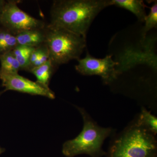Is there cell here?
Here are the masks:
<instances>
[{
    "instance_id": "obj_16",
    "label": "cell",
    "mask_w": 157,
    "mask_h": 157,
    "mask_svg": "<svg viewBox=\"0 0 157 157\" xmlns=\"http://www.w3.org/2000/svg\"><path fill=\"white\" fill-rule=\"evenodd\" d=\"M49 52L47 46L45 44L42 45L41 53L39 55V58L32 65L29 71L33 68L37 67L39 66L43 65L49 59Z\"/></svg>"
},
{
    "instance_id": "obj_5",
    "label": "cell",
    "mask_w": 157,
    "mask_h": 157,
    "mask_svg": "<svg viewBox=\"0 0 157 157\" xmlns=\"http://www.w3.org/2000/svg\"><path fill=\"white\" fill-rule=\"evenodd\" d=\"M18 1L6 2L0 20L2 27L17 34L31 30L44 29L45 23L23 11L17 6Z\"/></svg>"
},
{
    "instance_id": "obj_11",
    "label": "cell",
    "mask_w": 157,
    "mask_h": 157,
    "mask_svg": "<svg viewBox=\"0 0 157 157\" xmlns=\"http://www.w3.org/2000/svg\"><path fill=\"white\" fill-rule=\"evenodd\" d=\"M16 36L7 29L0 28V56L12 51L17 46Z\"/></svg>"
},
{
    "instance_id": "obj_18",
    "label": "cell",
    "mask_w": 157,
    "mask_h": 157,
    "mask_svg": "<svg viewBox=\"0 0 157 157\" xmlns=\"http://www.w3.org/2000/svg\"><path fill=\"white\" fill-rule=\"evenodd\" d=\"M5 151H6V149L0 147V155L5 152Z\"/></svg>"
},
{
    "instance_id": "obj_12",
    "label": "cell",
    "mask_w": 157,
    "mask_h": 157,
    "mask_svg": "<svg viewBox=\"0 0 157 157\" xmlns=\"http://www.w3.org/2000/svg\"><path fill=\"white\" fill-rule=\"evenodd\" d=\"M35 48L31 46L17 45L12 51V53L20 65L21 70H27L31 54Z\"/></svg>"
},
{
    "instance_id": "obj_4",
    "label": "cell",
    "mask_w": 157,
    "mask_h": 157,
    "mask_svg": "<svg viewBox=\"0 0 157 157\" xmlns=\"http://www.w3.org/2000/svg\"><path fill=\"white\" fill-rule=\"evenodd\" d=\"M156 151L152 133L137 124L116 140L108 157H155Z\"/></svg>"
},
{
    "instance_id": "obj_17",
    "label": "cell",
    "mask_w": 157,
    "mask_h": 157,
    "mask_svg": "<svg viewBox=\"0 0 157 157\" xmlns=\"http://www.w3.org/2000/svg\"><path fill=\"white\" fill-rule=\"evenodd\" d=\"M6 3V1H4V0H0V20L2 17L3 9H4Z\"/></svg>"
},
{
    "instance_id": "obj_13",
    "label": "cell",
    "mask_w": 157,
    "mask_h": 157,
    "mask_svg": "<svg viewBox=\"0 0 157 157\" xmlns=\"http://www.w3.org/2000/svg\"><path fill=\"white\" fill-rule=\"evenodd\" d=\"M0 69L9 73H18L21 70L20 65L12 51L0 56Z\"/></svg>"
},
{
    "instance_id": "obj_2",
    "label": "cell",
    "mask_w": 157,
    "mask_h": 157,
    "mask_svg": "<svg viewBox=\"0 0 157 157\" xmlns=\"http://www.w3.org/2000/svg\"><path fill=\"white\" fill-rule=\"evenodd\" d=\"M49 59L56 67L80 59L86 47V38L62 28L48 24L45 28Z\"/></svg>"
},
{
    "instance_id": "obj_15",
    "label": "cell",
    "mask_w": 157,
    "mask_h": 157,
    "mask_svg": "<svg viewBox=\"0 0 157 157\" xmlns=\"http://www.w3.org/2000/svg\"><path fill=\"white\" fill-rule=\"evenodd\" d=\"M145 25L142 29L141 34L143 39H145L149 31L157 26V2L155 1L150 9V12L144 20Z\"/></svg>"
},
{
    "instance_id": "obj_9",
    "label": "cell",
    "mask_w": 157,
    "mask_h": 157,
    "mask_svg": "<svg viewBox=\"0 0 157 157\" xmlns=\"http://www.w3.org/2000/svg\"><path fill=\"white\" fill-rule=\"evenodd\" d=\"M112 6L128 10L135 14L141 22L144 21L147 15L145 6L141 0H111Z\"/></svg>"
},
{
    "instance_id": "obj_7",
    "label": "cell",
    "mask_w": 157,
    "mask_h": 157,
    "mask_svg": "<svg viewBox=\"0 0 157 157\" xmlns=\"http://www.w3.org/2000/svg\"><path fill=\"white\" fill-rule=\"evenodd\" d=\"M0 79L5 90L0 92V96L7 91L14 90L32 95L43 96L51 99L55 98L54 93L49 88L42 86L37 82L29 80L18 73H9L0 69Z\"/></svg>"
},
{
    "instance_id": "obj_3",
    "label": "cell",
    "mask_w": 157,
    "mask_h": 157,
    "mask_svg": "<svg viewBox=\"0 0 157 157\" xmlns=\"http://www.w3.org/2000/svg\"><path fill=\"white\" fill-rule=\"evenodd\" d=\"M84 121L83 129L74 139L64 143L63 154L68 157L86 154L92 157H100L105 152L102 149L104 140L111 133L109 128H103L96 124L84 110L78 109Z\"/></svg>"
},
{
    "instance_id": "obj_10",
    "label": "cell",
    "mask_w": 157,
    "mask_h": 157,
    "mask_svg": "<svg viewBox=\"0 0 157 157\" xmlns=\"http://www.w3.org/2000/svg\"><path fill=\"white\" fill-rule=\"evenodd\" d=\"M56 67L50 59L43 65L39 67L33 68L29 72H30L36 76L37 82L42 86L49 88V82L53 74L54 68Z\"/></svg>"
},
{
    "instance_id": "obj_8",
    "label": "cell",
    "mask_w": 157,
    "mask_h": 157,
    "mask_svg": "<svg viewBox=\"0 0 157 157\" xmlns=\"http://www.w3.org/2000/svg\"><path fill=\"white\" fill-rule=\"evenodd\" d=\"M45 28L25 31L15 35L17 45L36 48L45 44Z\"/></svg>"
},
{
    "instance_id": "obj_1",
    "label": "cell",
    "mask_w": 157,
    "mask_h": 157,
    "mask_svg": "<svg viewBox=\"0 0 157 157\" xmlns=\"http://www.w3.org/2000/svg\"><path fill=\"white\" fill-rule=\"evenodd\" d=\"M111 0H57L50 11V25L62 28L86 38L90 26Z\"/></svg>"
},
{
    "instance_id": "obj_14",
    "label": "cell",
    "mask_w": 157,
    "mask_h": 157,
    "mask_svg": "<svg viewBox=\"0 0 157 157\" xmlns=\"http://www.w3.org/2000/svg\"><path fill=\"white\" fill-rule=\"evenodd\" d=\"M137 124L144 127L154 135L157 133V118L145 109L142 110Z\"/></svg>"
},
{
    "instance_id": "obj_6",
    "label": "cell",
    "mask_w": 157,
    "mask_h": 157,
    "mask_svg": "<svg viewBox=\"0 0 157 157\" xmlns=\"http://www.w3.org/2000/svg\"><path fill=\"white\" fill-rule=\"evenodd\" d=\"M78 62L75 68L82 75H98L101 76L107 83L113 81L117 76L118 72L116 67L118 63L113 61L110 55L103 59H98L87 52L85 57L79 59Z\"/></svg>"
}]
</instances>
